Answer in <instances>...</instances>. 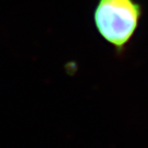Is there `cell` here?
I'll return each mask as SVG.
<instances>
[{
	"instance_id": "1",
	"label": "cell",
	"mask_w": 148,
	"mask_h": 148,
	"mask_svg": "<svg viewBox=\"0 0 148 148\" xmlns=\"http://www.w3.org/2000/svg\"><path fill=\"white\" fill-rule=\"evenodd\" d=\"M141 16L142 7L135 0H99L94 24L100 36L121 55L134 37Z\"/></svg>"
}]
</instances>
